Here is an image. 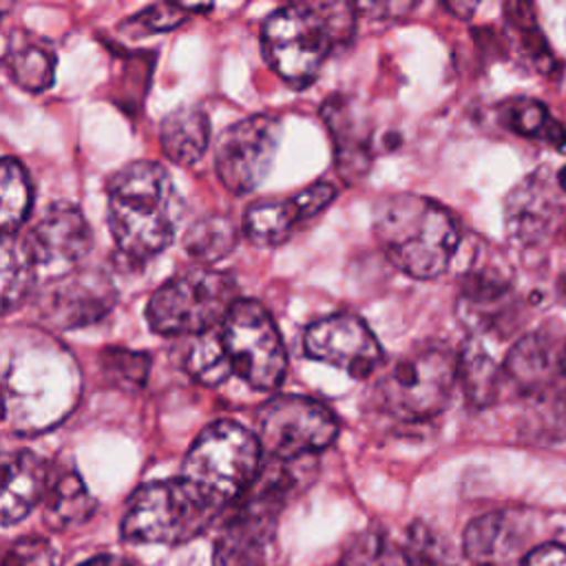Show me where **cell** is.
Returning a JSON list of instances; mask_svg holds the SVG:
<instances>
[{"label":"cell","mask_w":566,"mask_h":566,"mask_svg":"<svg viewBox=\"0 0 566 566\" xmlns=\"http://www.w3.org/2000/svg\"><path fill=\"white\" fill-rule=\"evenodd\" d=\"M108 228L119 254L144 263L164 252L177 230L179 197L157 161H130L106 181Z\"/></svg>","instance_id":"6da1fadb"},{"label":"cell","mask_w":566,"mask_h":566,"mask_svg":"<svg viewBox=\"0 0 566 566\" xmlns=\"http://www.w3.org/2000/svg\"><path fill=\"white\" fill-rule=\"evenodd\" d=\"M374 234L385 256L413 279H436L455 254L460 230L438 201L422 195H387L374 206Z\"/></svg>","instance_id":"7a4b0ae2"},{"label":"cell","mask_w":566,"mask_h":566,"mask_svg":"<svg viewBox=\"0 0 566 566\" xmlns=\"http://www.w3.org/2000/svg\"><path fill=\"white\" fill-rule=\"evenodd\" d=\"M354 31V7L345 2H294L263 24V55L292 86H307L329 51Z\"/></svg>","instance_id":"3957f363"},{"label":"cell","mask_w":566,"mask_h":566,"mask_svg":"<svg viewBox=\"0 0 566 566\" xmlns=\"http://www.w3.org/2000/svg\"><path fill=\"white\" fill-rule=\"evenodd\" d=\"M223 509L181 475L150 482L128 500L122 537L135 544H184L203 533Z\"/></svg>","instance_id":"277c9868"},{"label":"cell","mask_w":566,"mask_h":566,"mask_svg":"<svg viewBox=\"0 0 566 566\" xmlns=\"http://www.w3.org/2000/svg\"><path fill=\"white\" fill-rule=\"evenodd\" d=\"M292 462L272 460L268 471L259 473L221 528L212 564L214 566H263L274 542L276 517L285 506L287 495L296 486Z\"/></svg>","instance_id":"5b68a950"},{"label":"cell","mask_w":566,"mask_h":566,"mask_svg":"<svg viewBox=\"0 0 566 566\" xmlns=\"http://www.w3.org/2000/svg\"><path fill=\"white\" fill-rule=\"evenodd\" d=\"M259 438L232 420L208 424L190 444L181 478L199 486L223 506L254 484L261 469Z\"/></svg>","instance_id":"8992f818"},{"label":"cell","mask_w":566,"mask_h":566,"mask_svg":"<svg viewBox=\"0 0 566 566\" xmlns=\"http://www.w3.org/2000/svg\"><path fill=\"white\" fill-rule=\"evenodd\" d=\"M237 301L232 276L208 268H192L153 292L146 318L157 334L199 336L223 323Z\"/></svg>","instance_id":"52a82bcc"},{"label":"cell","mask_w":566,"mask_h":566,"mask_svg":"<svg viewBox=\"0 0 566 566\" xmlns=\"http://www.w3.org/2000/svg\"><path fill=\"white\" fill-rule=\"evenodd\" d=\"M455 382L458 356L442 345H420L385 371L378 380V398L394 418L422 422L447 407Z\"/></svg>","instance_id":"ba28073f"},{"label":"cell","mask_w":566,"mask_h":566,"mask_svg":"<svg viewBox=\"0 0 566 566\" xmlns=\"http://www.w3.org/2000/svg\"><path fill=\"white\" fill-rule=\"evenodd\" d=\"M221 340L232 371L256 391L276 389L285 378L287 356L270 312L256 301H237L221 323Z\"/></svg>","instance_id":"9c48e42d"},{"label":"cell","mask_w":566,"mask_h":566,"mask_svg":"<svg viewBox=\"0 0 566 566\" xmlns=\"http://www.w3.org/2000/svg\"><path fill=\"white\" fill-rule=\"evenodd\" d=\"M256 424L263 453L279 462H296L316 453L329 447L338 433L336 416L307 396L272 398L261 407Z\"/></svg>","instance_id":"30bf717a"},{"label":"cell","mask_w":566,"mask_h":566,"mask_svg":"<svg viewBox=\"0 0 566 566\" xmlns=\"http://www.w3.org/2000/svg\"><path fill=\"white\" fill-rule=\"evenodd\" d=\"M281 137V122L270 115L245 117L226 128L214 148L221 184L234 192H252L270 172Z\"/></svg>","instance_id":"8fae6325"},{"label":"cell","mask_w":566,"mask_h":566,"mask_svg":"<svg viewBox=\"0 0 566 566\" xmlns=\"http://www.w3.org/2000/svg\"><path fill=\"white\" fill-rule=\"evenodd\" d=\"M115 287L97 268H75L53 279L38 296L42 321L57 329L91 325L108 314L115 303Z\"/></svg>","instance_id":"7c38bea8"},{"label":"cell","mask_w":566,"mask_h":566,"mask_svg":"<svg viewBox=\"0 0 566 566\" xmlns=\"http://www.w3.org/2000/svg\"><path fill=\"white\" fill-rule=\"evenodd\" d=\"M303 347L310 358L334 365L354 378L371 376L382 360L376 336L352 314H332L314 321L305 329Z\"/></svg>","instance_id":"4fadbf2b"},{"label":"cell","mask_w":566,"mask_h":566,"mask_svg":"<svg viewBox=\"0 0 566 566\" xmlns=\"http://www.w3.org/2000/svg\"><path fill=\"white\" fill-rule=\"evenodd\" d=\"M336 188L327 181L312 184L287 199L252 203L243 214L245 237L259 248H274L287 241L298 226L332 203Z\"/></svg>","instance_id":"5bb4252c"},{"label":"cell","mask_w":566,"mask_h":566,"mask_svg":"<svg viewBox=\"0 0 566 566\" xmlns=\"http://www.w3.org/2000/svg\"><path fill=\"white\" fill-rule=\"evenodd\" d=\"M29 252L40 268L75 265L93 245V232L80 208L71 203L49 206L24 237ZM75 270V268H73Z\"/></svg>","instance_id":"9a60e30c"},{"label":"cell","mask_w":566,"mask_h":566,"mask_svg":"<svg viewBox=\"0 0 566 566\" xmlns=\"http://www.w3.org/2000/svg\"><path fill=\"white\" fill-rule=\"evenodd\" d=\"M504 376L531 394L551 389L566 376V343L544 329L520 338L504 360Z\"/></svg>","instance_id":"2e32d148"},{"label":"cell","mask_w":566,"mask_h":566,"mask_svg":"<svg viewBox=\"0 0 566 566\" xmlns=\"http://www.w3.org/2000/svg\"><path fill=\"white\" fill-rule=\"evenodd\" d=\"M321 115L334 139V166L345 181L360 179L371 166V130L358 108L343 95H332Z\"/></svg>","instance_id":"e0dca14e"},{"label":"cell","mask_w":566,"mask_h":566,"mask_svg":"<svg viewBox=\"0 0 566 566\" xmlns=\"http://www.w3.org/2000/svg\"><path fill=\"white\" fill-rule=\"evenodd\" d=\"M51 471L46 462L29 451L20 449L7 453L2 460V497H0V517L9 526L20 522L31 509L44 500L49 489Z\"/></svg>","instance_id":"ac0fdd59"},{"label":"cell","mask_w":566,"mask_h":566,"mask_svg":"<svg viewBox=\"0 0 566 566\" xmlns=\"http://www.w3.org/2000/svg\"><path fill=\"white\" fill-rule=\"evenodd\" d=\"M557 201L548 177L535 172L520 181L506 199V228L520 245L542 241L555 217Z\"/></svg>","instance_id":"d6986e66"},{"label":"cell","mask_w":566,"mask_h":566,"mask_svg":"<svg viewBox=\"0 0 566 566\" xmlns=\"http://www.w3.org/2000/svg\"><path fill=\"white\" fill-rule=\"evenodd\" d=\"M210 142V124L201 108L181 106L168 113L159 126V144L164 155L179 164L190 166L201 159Z\"/></svg>","instance_id":"ffe728a7"},{"label":"cell","mask_w":566,"mask_h":566,"mask_svg":"<svg viewBox=\"0 0 566 566\" xmlns=\"http://www.w3.org/2000/svg\"><path fill=\"white\" fill-rule=\"evenodd\" d=\"M95 511V500L75 469L51 473L44 495V522L55 531H66L86 522Z\"/></svg>","instance_id":"44dd1931"},{"label":"cell","mask_w":566,"mask_h":566,"mask_svg":"<svg viewBox=\"0 0 566 566\" xmlns=\"http://www.w3.org/2000/svg\"><path fill=\"white\" fill-rule=\"evenodd\" d=\"M502 374L504 369L500 371L480 343L467 340L462 345L458 354V382L473 407H489L497 398Z\"/></svg>","instance_id":"7402d4cb"},{"label":"cell","mask_w":566,"mask_h":566,"mask_svg":"<svg viewBox=\"0 0 566 566\" xmlns=\"http://www.w3.org/2000/svg\"><path fill=\"white\" fill-rule=\"evenodd\" d=\"M500 122L528 139L546 142L555 148H566V130L564 126L553 119L548 108L531 97H511L500 104Z\"/></svg>","instance_id":"603a6c76"},{"label":"cell","mask_w":566,"mask_h":566,"mask_svg":"<svg viewBox=\"0 0 566 566\" xmlns=\"http://www.w3.org/2000/svg\"><path fill=\"white\" fill-rule=\"evenodd\" d=\"M35 261L24 239L18 234L2 239L0 250V283H2V310L18 307L35 285Z\"/></svg>","instance_id":"cb8c5ba5"},{"label":"cell","mask_w":566,"mask_h":566,"mask_svg":"<svg viewBox=\"0 0 566 566\" xmlns=\"http://www.w3.org/2000/svg\"><path fill=\"white\" fill-rule=\"evenodd\" d=\"M515 548L513 522L504 513H489L473 520L464 533V553L475 564H493ZM495 566V564H493Z\"/></svg>","instance_id":"d4e9b609"},{"label":"cell","mask_w":566,"mask_h":566,"mask_svg":"<svg viewBox=\"0 0 566 566\" xmlns=\"http://www.w3.org/2000/svg\"><path fill=\"white\" fill-rule=\"evenodd\" d=\"M237 237L239 232L230 217L206 214L190 226L184 237V248L192 259L201 263H214L234 248Z\"/></svg>","instance_id":"484cf974"},{"label":"cell","mask_w":566,"mask_h":566,"mask_svg":"<svg viewBox=\"0 0 566 566\" xmlns=\"http://www.w3.org/2000/svg\"><path fill=\"white\" fill-rule=\"evenodd\" d=\"M0 192H2L0 226H2V234L11 237L20 230V226L24 223L31 210V184L22 164L15 161L13 157H7L2 161Z\"/></svg>","instance_id":"4316f807"},{"label":"cell","mask_w":566,"mask_h":566,"mask_svg":"<svg viewBox=\"0 0 566 566\" xmlns=\"http://www.w3.org/2000/svg\"><path fill=\"white\" fill-rule=\"evenodd\" d=\"M184 369L203 385H219L223 382L230 371V358L223 347L221 334H199L190 336V343L184 354Z\"/></svg>","instance_id":"83f0119b"},{"label":"cell","mask_w":566,"mask_h":566,"mask_svg":"<svg viewBox=\"0 0 566 566\" xmlns=\"http://www.w3.org/2000/svg\"><path fill=\"white\" fill-rule=\"evenodd\" d=\"M4 69L20 88L42 93L53 84L55 57L38 44H24L4 55Z\"/></svg>","instance_id":"f1b7e54d"},{"label":"cell","mask_w":566,"mask_h":566,"mask_svg":"<svg viewBox=\"0 0 566 566\" xmlns=\"http://www.w3.org/2000/svg\"><path fill=\"white\" fill-rule=\"evenodd\" d=\"M340 566H407L405 551L380 531H365L352 539Z\"/></svg>","instance_id":"f546056e"},{"label":"cell","mask_w":566,"mask_h":566,"mask_svg":"<svg viewBox=\"0 0 566 566\" xmlns=\"http://www.w3.org/2000/svg\"><path fill=\"white\" fill-rule=\"evenodd\" d=\"M407 566H460L453 548L424 522H413L405 539Z\"/></svg>","instance_id":"4dcf8cb0"},{"label":"cell","mask_w":566,"mask_h":566,"mask_svg":"<svg viewBox=\"0 0 566 566\" xmlns=\"http://www.w3.org/2000/svg\"><path fill=\"white\" fill-rule=\"evenodd\" d=\"M148 367H150V358L144 352L108 347L99 354V371L111 385L122 389L144 387Z\"/></svg>","instance_id":"1f68e13d"},{"label":"cell","mask_w":566,"mask_h":566,"mask_svg":"<svg viewBox=\"0 0 566 566\" xmlns=\"http://www.w3.org/2000/svg\"><path fill=\"white\" fill-rule=\"evenodd\" d=\"M197 9H208V7H186V4H172V2H157V4H150L144 11L135 13L130 22L139 24L142 31H166V29H175L177 24H181L188 18V13H192Z\"/></svg>","instance_id":"d6a6232c"},{"label":"cell","mask_w":566,"mask_h":566,"mask_svg":"<svg viewBox=\"0 0 566 566\" xmlns=\"http://www.w3.org/2000/svg\"><path fill=\"white\" fill-rule=\"evenodd\" d=\"M2 566H55V555L46 539L24 537L4 551Z\"/></svg>","instance_id":"836d02e7"},{"label":"cell","mask_w":566,"mask_h":566,"mask_svg":"<svg viewBox=\"0 0 566 566\" xmlns=\"http://www.w3.org/2000/svg\"><path fill=\"white\" fill-rule=\"evenodd\" d=\"M524 566H566V548L562 544H539L526 553Z\"/></svg>","instance_id":"e575fe53"},{"label":"cell","mask_w":566,"mask_h":566,"mask_svg":"<svg viewBox=\"0 0 566 566\" xmlns=\"http://www.w3.org/2000/svg\"><path fill=\"white\" fill-rule=\"evenodd\" d=\"M82 566H130L126 559H122V557H113V555H99V557H95V559H91V562H86V564H82Z\"/></svg>","instance_id":"d590c367"},{"label":"cell","mask_w":566,"mask_h":566,"mask_svg":"<svg viewBox=\"0 0 566 566\" xmlns=\"http://www.w3.org/2000/svg\"><path fill=\"white\" fill-rule=\"evenodd\" d=\"M557 296H559V301L566 305V270L559 274V279H557Z\"/></svg>","instance_id":"8d00e7d4"},{"label":"cell","mask_w":566,"mask_h":566,"mask_svg":"<svg viewBox=\"0 0 566 566\" xmlns=\"http://www.w3.org/2000/svg\"><path fill=\"white\" fill-rule=\"evenodd\" d=\"M559 184H562V188L566 190V168L562 170V175H559Z\"/></svg>","instance_id":"74e56055"},{"label":"cell","mask_w":566,"mask_h":566,"mask_svg":"<svg viewBox=\"0 0 566 566\" xmlns=\"http://www.w3.org/2000/svg\"><path fill=\"white\" fill-rule=\"evenodd\" d=\"M478 566H493V564H478Z\"/></svg>","instance_id":"f35d334b"}]
</instances>
